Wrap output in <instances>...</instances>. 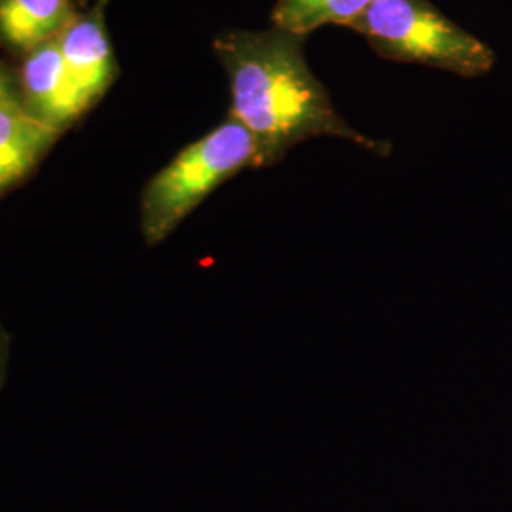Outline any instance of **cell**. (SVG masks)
Listing matches in <instances>:
<instances>
[{"mask_svg": "<svg viewBox=\"0 0 512 512\" xmlns=\"http://www.w3.org/2000/svg\"><path fill=\"white\" fill-rule=\"evenodd\" d=\"M84 4L86 0H0V52L19 61L59 37Z\"/></svg>", "mask_w": 512, "mask_h": 512, "instance_id": "obj_7", "label": "cell"}, {"mask_svg": "<svg viewBox=\"0 0 512 512\" xmlns=\"http://www.w3.org/2000/svg\"><path fill=\"white\" fill-rule=\"evenodd\" d=\"M374 0H275L272 23L277 29L308 38L325 25L349 27Z\"/></svg>", "mask_w": 512, "mask_h": 512, "instance_id": "obj_8", "label": "cell"}, {"mask_svg": "<svg viewBox=\"0 0 512 512\" xmlns=\"http://www.w3.org/2000/svg\"><path fill=\"white\" fill-rule=\"evenodd\" d=\"M63 133L42 124L21 101L0 107V200L27 183Z\"/></svg>", "mask_w": 512, "mask_h": 512, "instance_id": "obj_6", "label": "cell"}, {"mask_svg": "<svg viewBox=\"0 0 512 512\" xmlns=\"http://www.w3.org/2000/svg\"><path fill=\"white\" fill-rule=\"evenodd\" d=\"M306 38L283 29H228L213 40L230 88L228 116L255 139L258 169L277 165L311 137H340L376 156L391 143L351 128L304 55Z\"/></svg>", "mask_w": 512, "mask_h": 512, "instance_id": "obj_1", "label": "cell"}, {"mask_svg": "<svg viewBox=\"0 0 512 512\" xmlns=\"http://www.w3.org/2000/svg\"><path fill=\"white\" fill-rule=\"evenodd\" d=\"M57 46L74 90L86 112H90L109 93L120 74L107 25V0H95L92 6L80 10L57 37Z\"/></svg>", "mask_w": 512, "mask_h": 512, "instance_id": "obj_4", "label": "cell"}, {"mask_svg": "<svg viewBox=\"0 0 512 512\" xmlns=\"http://www.w3.org/2000/svg\"><path fill=\"white\" fill-rule=\"evenodd\" d=\"M12 101H19L16 65H10L4 59H0V107Z\"/></svg>", "mask_w": 512, "mask_h": 512, "instance_id": "obj_9", "label": "cell"}, {"mask_svg": "<svg viewBox=\"0 0 512 512\" xmlns=\"http://www.w3.org/2000/svg\"><path fill=\"white\" fill-rule=\"evenodd\" d=\"M348 29L389 61L425 65L463 78L494 69V50L444 16L431 0H374Z\"/></svg>", "mask_w": 512, "mask_h": 512, "instance_id": "obj_3", "label": "cell"}, {"mask_svg": "<svg viewBox=\"0 0 512 512\" xmlns=\"http://www.w3.org/2000/svg\"><path fill=\"white\" fill-rule=\"evenodd\" d=\"M16 73L21 105L42 124L65 135L88 114L67 73L57 38L23 55Z\"/></svg>", "mask_w": 512, "mask_h": 512, "instance_id": "obj_5", "label": "cell"}, {"mask_svg": "<svg viewBox=\"0 0 512 512\" xmlns=\"http://www.w3.org/2000/svg\"><path fill=\"white\" fill-rule=\"evenodd\" d=\"M10 363H12V334L8 332L6 325L0 319V389L8 380Z\"/></svg>", "mask_w": 512, "mask_h": 512, "instance_id": "obj_10", "label": "cell"}, {"mask_svg": "<svg viewBox=\"0 0 512 512\" xmlns=\"http://www.w3.org/2000/svg\"><path fill=\"white\" fill-rule=\"evenodd\" d=\"M258 169L255 139L234 118L181 148L141 190L139 226L147 247L164 243L222 184Z\"/></svg>", "mask_w": 512, "mask_h": 512, "instance_id": "obj_2", "label": "cell"}]
</instances>
